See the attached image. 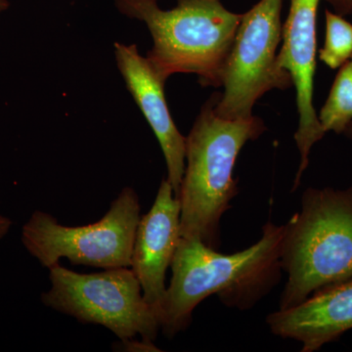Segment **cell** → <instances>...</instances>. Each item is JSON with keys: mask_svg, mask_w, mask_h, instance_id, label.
I'll return each instance as SVG.
<instances>
[{"mask_svg": "<svg viewBox=\"0 0 352 352\" xmlns=\"http://www.w3.org/2000/svg\"><path fill=\"white\" fill-rule=\"evenodd\" d=\"M284 233L285 226L267 222L256 244L231 254L180 238L160 317L164 335L171 339L186 330L194 309L208 296L217 295L227 307L241 310L258 302L279 279Z\"/></svg>", "mask_w": 352, "mask_h": 352, "instance_id": "6da1fadb", "label": "cell"}, {"mask_svg": "<svg viewBox=\"0 0 352 352\" xmlns=\"http://www.w3.org/2000/svg\"><path fill=\"white\" fill-rule=\"evenodd\" d=\"M280 264L288 275L281 310L352 279V187L303 193L302 210L285 224Z\"/></svg>", "mask_w": 352, "mask_h": 352, "instance_id": "277c9868", "label": "cell"}, {"mask_svg": "<svg viewBox=\"0 0 352 352\" xmlns=\"http://www.w3.org/2000/svg\"><path fill=\"white\" fill-rule=\"evenodd\" d=\"M140 212L138 194L126 187L106 214L88 226H64L53 215L36 210L23 227L22 242L48 270L62 258L103 270L131 267Z\"/></svg>", "mask_w": 352, "mask_h": 352, "instance_id": "8992f818", "label": "cell"}, {"mask_svg": "<svg viewBox=\"0 0 352 352\" xmlns=\"http://www.w3.org/2000/svg\"><path fill=\"white\" fill-rule=\"evenodd\" d=\"M180 238L179 200L168 180L164 179L151 210L139 220L131 265L146 302L154 308L159 320L166 292V271Z\"/></svg>", "mask_w": 352, "mask_h": 352, "instance_id": "9c48e42d", "label": "cell"}, {"mask_svg": "<svg viewBox=\"0 0 352 352\" xmlns=\"http://www.w3.org/2000/svg\"><path fill=\"white\" fill-rule=\"evenodd\" d=\"M322 129L340 134L352 122V58L340 68L318 116Z\"/></svg>", "mask_w": 352, "mask_h": 352, "instance_id": "7c38bea8", "label": "cell"}, {"mask_svg": "<svg viewBox=\"0 0 352 352\" xmlns=\"http://www.w3.org/2000/svg\"><path fill=\"white\" fill-rule=\"evenodd\" d=\"M283 0H261L242 14L232 50L224 69L214 111L227 120L248 119L259 98L272 89L294 87L286 69L277 64L282 41Z\"/></svg>", "mask_w": 352, "mask_h": 352, "instance_id": "52a82bcc", "label": "cell"}, {"mask_svg": "<svg viewBox=\"0 0 352 352\" xmlns=\"http://www.w3.org/2000/svg\"><path fill=\"white\" fill-rule=\"evenodd\" d=\"M115 2L120 13L147 25L154 41L147 59L164 80L194 74L203 87H222L242 14L227 10L220 0H177L170 10L157 0Z\"/></svg>", "mask_w": 352, "mask_h": 352, "instance_id": "3957f363", "label": "cell"}, {"mask_svg": "<svg viewBox=\"0 0 352 352\" xmlns=\"http://www.w3.org/2000/svg\"><path fill=\"white\" fill-rule=\"evenodd\" d=\"M332 7L333 12L340 16L352 14V0H324Z\"/></svg>", "mask_w": 352, "mask_h": 352, "instance_id": "5bb4252c", "label": "cell"}, {"mask_svg": "<svg viewBox=\"0 0 352 352\" xmlns=\"http://www.w3.org/2000/svg\"><path fill=\"white\" fill-rule=\"evenodd\" d=\"M11 226H12V221H11V219L0 214V239L3 238L4 236L8 233V231L10 230Z\"/></svg>", "mask_w": 352, "mask_h": 352, "instance_id": "9a60e30c", "label": "cell"}, {"mask_svg": "<svg viewBox=\"0 0 352 352\" xmlns=\"http://www.w3.org/2000/svg\"><path fill=\"white\" fill-rule=\"evenodd\" d=\"M346 136L349 138H352V122L349 124V126L346 127V131L344 132Z\"/></svg>", "mask_w": 352, "mask_h": 352, "instance_id": "e0dca14e", "label": "cell"}, {"mask_svg": "<svg viewBox=\"0 0 352 352\" xmlns=\"http://www.w3.org/2000/svg\"><path fill=\"white\" fill-rule=\"evenodd\" d=\"M50 271L51 288L41 296L46 307L83 324L104 326L120 340L138 335L148 342L156 340L159 317L129 267L80 274L58 263Z\"/></svg>", "mask_w": 352, "mask_h": 352, "instance_id": "5b68a950", "label": "cell"}, {"mask_svg": "<svg viewBox=\"0 0 352 352\" xmlns=\"http://www.w3.org/2000/svg\"><path fill=\"white\" fill-rule=\"evenodd\" d=\"M288 17L282 28L283 45L277 54L278 66L291 75L296 92L298 113L295 140L300 154L294 190L307 168L310 151L325 136L314 106L316 71V21L321 0H289Z\"/></svg>", "mask_w": 352, "mask_h": 352, "instance_id": "ba28073f", "label": "cell"}, {"mask_svg": "<svg viewBox=\"0 0 352 352\" xmlns=\"http://www.w3.org/2000/svg\"><path fill=\"white\" fill-rule=\"evenodd\" d=\"M271 332L302 344V352L318 351L352 329V279L316 292L289 309L268 315Z\"/></svg>", "mask_w": 352, "mask_h": 352, "instance_id": "8fae6325", "label": "cell"}, {"mask_svg": "<svg viewBox=\"0 0 352 352\" xmlns=\"http://www.w3.org/2000/svg\"><path fill=\"white\" fill-rule=\"evenodd\" d=\"M9 2L8 0H0V13L6 11V9H8Z\"/></svg>", "mask_w": 352, "mask_h": 352, "instance_id": "2e32d148", "label": "cell"}, {"mask_svg": "<svg viewBox=\"0 0 352 352\" xmlns=\"http://www.w3.org/2000/svg\"><path fill=\"white\" fill-rule=\"evenodd\" d=\"M220 94L201 108L185 142V166L177 199L180 203V236L201 241L217 250L220 221L238 194L233 171L238 155L249 141L266 131L263 120H227L215 113Z\"/></svg>", "mask_w": 352, "mask_h": 352, "instance_id": "7a4b0ae2", "label": "cell"}, {"mask_svg": "<svg viewBox=\"0 0 352 352\" xmlns=\"http://www.w3.org/2000/svg\"><path fill=\"white\" fill-rule=\"evenodd\" d=\"M115 56L127 89L159 140L168 166L166 179L177 198L185 170L186 138L178 131L168 110L164 96L166 80L155 71L147 58L139 54L135 44L116 43Z\"/></svg>", "mask_w": 352, "mask_h": 352, "instance_id": "30bf717a", "label": "cell"}, {"mask_svg": "<svg viewBox=\"0 0 352 352\" xmlns=\"http://www.w3.org/2000/svg\"><path fill=\"white\" fill-rule=\"evenodd\" d=\"M325 19V43L319 51V59L329 68L340 69L352 58V24L329 9Z\"/></svg>", "mask_w": 352, "mask_h": 352, "instance_id": "4fadbf2b", "label": "cell"}]
</instances>
